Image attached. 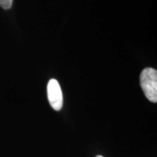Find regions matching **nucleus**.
I'll return each instance as SVG.
<instances>
[{
  "instance_id": "obj_4",
  "label": "nucleus",
  "mask_w": 157,
  "mask_h": 157,
  "mask_svg": "<svg viewBox=\"0 0 157 157\" xmlns=\"http://www.w3.org/2000/svg\"><path fill=\"white\" fill-rule=\"evenodd\" d=\"M95 157H103V156H101V155H98V156H96Z\"/></svg>"
},
{
  "instance_id": "obj_2",
  "label": "nucleus",
  "mask_w": 157,
  "mask_h": 157,
  "mask_svg": "<svg viewBox=\"0 0 157 157\" xmlns=\"http://www.w3.org/2000/svg\"><path fill=\"white\" fill-rule=\"evenodd\" d=\"M48 101L52 109L60 111L63 107V93L58 82L52 78L48 84Z\"/></svg>"
},
{
  "instance_id": "obj_3",
  "label": "nucleus",
  "mask_w": 157,
  "mask_h": 157,
  "mask_svg": "<svg viewBox=\"0 0 157 157\" xmlns=\"http://www.w3.org/2000/svg\"><path fill=\"white\" fill-rule=\"evenodd\" d=\"M13 0H0V6L4 10H9L13 5Z\"/></svg>"
},
{
  "instance_id": "obj_1",
  "label": "nucleus",
  "mask_w": 157,
  "mask_h": 157,
  "mask_svg": "<svg viewBox=\"0 0 157 157\" xmlns=\"http://www.w3.org/2000/svg\"><path fill=\"white\" fill-rule=\"evenodd\" d=\"M140 86L143 93L153 103L157 102V71L153 68H146L142 71L140 76Z\"/></svg>"
}]
</instances>
